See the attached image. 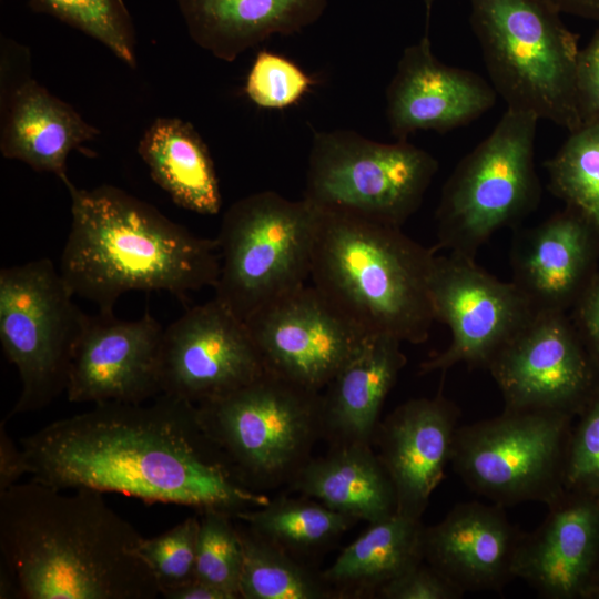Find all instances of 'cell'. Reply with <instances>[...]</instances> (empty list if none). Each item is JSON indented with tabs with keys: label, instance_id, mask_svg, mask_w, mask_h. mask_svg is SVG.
<instances>
[{
	"label": "cell",
	"instance_id": "1",
	"mask_svg": "<svg viewBox=\"0 0 599 599\" xmlns=\"http://www.w3.org/2000/svg\"><path fill=\"white\" fill-rule=\"evenodd\" d=\"M20 447L27 475L62 490L233 516L271 500L236 477L203 430L197 406L163 393L149 404H95L21 438Z\"/></svg>",
	"mask_w": 599,
	"mask_h": 599
},
{
	"label": "cell",
	"instance_id": "2",
	"mask_svg": "<svg viewBox=\"0 0 599 599\" xmlns=\"http://www.w3.org/2000/svg\"><path fill=\"white\" fill-rule=\"evenodd\" d=\"M135 527L103 493L30 479L0 491L1 562L23 599H154Z\"/></svg>",
	"mask_w": 599,
	"mask_h": 599
},
{
	"label": "cell",
	"instance_id": "3",
	"mask_svg": "<svg viewBox=\"0 0 599 599\" xmlns=\"http://www.w3.org/2000/svg\"><path fill=\"white\" fill-rule=\"evenodd\" d=\"M63 184L72 220L59 270L74 296L112 314L130 291H165L184 298L214 287L216 238L193 234L119 187L79 189L69 177Z\"/></svg>",
	"mask_w": 599,
	"mask_h": 599
},
{
	"label": "cell",
	"instance_id": "4",
	"mask_svg": "<svg viewBox=\"0 0 599 599\" xmlns=\"http://www.w3.org/2000/svg\"><path fill=\"white\" fill-rule=\"evenodd\" d=\"M435 252L400 227L318 210L311 278L364 334L422 344L435 322L428 286Z\"/></svg>",
	"mask_w": 599,
	"mask_h": 599
},
{
	"label": "cell",
	"instance_id": "5",
	"mask_svg": "<svg viewBox=\"0 0 599 599\" xmlns=\"http://www.w3.org/2000/svg\"><path fill=\"white\" fill-rule=\"evenodd\" d=\"M470 26L507 109L568 132L581 126L575 75L578 35L541 0H469Z\"/></svg>",
	"mask_w": 599,
	"mask_h": 599
},
{
	"label": "cell",
	"instance_id": "6",
	"mask_svg": "<svg viewBox=\"0 0 599 599\" xmlns=\"http://www.w3.org/2000/svg\"><path fill=\"white\" fill-rule=\"evenodd\" d=\"M196 406L203 430L236 477L261 493L288 485L324 436L322 392L270 372Z\"/></svg>",
	"mask_w": 599,
	"mask_h": 599
},
{
	"label": "cell",
	"instance_id": "7",
	"mask_svg": "<svg viewBox=\"0 0 599 599\" xmlns=\"http://www.w3.org/2000/svg\"><path fill=\"white\" fill-rule=\"evenodd\" d=\"M318 210L261 191L234 202L216 237L215 298L244 323L311 277Z\"/></svg>",
	"mask_w": 599,
	"mask_h": 599
},
{
	"label": "cell",
	"instance_id": "8",
	"mask_svg": "<svg viewBox=\"0 0 599 599\" xmlns=\"http://www.w3.org/2000/svg\"><path fill=\"white\" fill-rule=\"evenodd\" d=\"M539 119L507 109L491 133L456 166L436 211L437 248L474 257L499 229L512 225L538 205L535 169Z\"/></svg>",
	"mask_w": 599,
	"mask_h": 599
},
{
	"label": "cell",
	"instance_id": "9",
	"mask_svg": "<svg viewBox=\"0 0 599 599\" xmlns=\"http://www.w3.org/2000/svg\"><path fill=\"white\" fill-rule=\"evenodd\" d=\"M438 171L429 152L408 143H382L352 130L315 132L304 200L402 227L419 209Z\"/></svg>",
	"mask_w": 599,
	"mask_h": 599
},
{
	"label": "cell",
	"instance_id": "10",
	"mask_svg": "<svg viewBox=\"0 0 599 599\" xmlns=\"http://www.w3.org/2000/svg\"><path fill=\"white\" fill-rule=\"evenodd\" d=\"M49 258L0 271V342L21 390L6 419L37 412L65 392L87 314Z\"/></svg>",
	"mask_w": 599,
	"mask_h": 599
},
{
	"label": "cell",
	"instance_id": "11",
	"mask_svg": "<svg viewBox=\"0 0 599 599\" xmlns=\"http://www.w3.org/2000/svg\"><path fill=\"white\" fill-rule=\"evenodd\" d=\"M572 417L552 410L505 409L457 427L450 463L471 490L495 504L548 506L565 491Z\"/></svg>",
	"mask_w": 599,
	"mask_h": 599
},
{
	"label": "cell",
	"instance_id": "12",
	"mask_svg": "<svg viewBox=\"0 0 599 599\" xmlns=\"http://www.w3.org/2000/svg\"><path fill=\"white\" fill-rule=\"evenodd\" d=\"M428 286L435 321L449 327L451 341L420 363V374L445 372L459 363L487 368L536 313L514 282H502L474 257L456 253L435 256Z\"/></svg>",
	"mask_w": 599,
	"mask_h": 599
},
{
	"label": "cell",
	"instance_id": "13",
	"mask_svg": "<svg viewBox=\"0 0 599 599\" xmlns=\"http://www.w3.org/2000/svg\"><path fill=\"white\" fill-rule=\"evenodd\" d=\"M487 369L502 394L505 409L575 416L599 384V369L564 312H536Z\"/></svg>",
	"mask_w": 599,
	"mask_h": 599
},
{
	"label": "cell",
	"instance_id": "14",
	"mask_svg": "<svg viewBox=\"0 0 599 599\" xmlns=\"http://www.w3.org/2000/svg\"><path fill=\"white\" fill-rule=\"evenodd\" d=\"M245 324L266 372L315 392L327 386L368 336L313 284L263 307Z\"/></svg>",
	"mask_w": 599,
	"mask_h": 599
},
{
	"label": "cell",
	"instance_id": "15",
	"mask_svg": "<svg viewBox=\"0 0 599 599\" xmlns=\"http://www.w3.org/2000/svg\"><path fill=\"white\" fill-rule=\"evenodd\" d=\"M265 372L246 324L215 297L164 328L163 394L200 405L233 393Z\"/></svg>",
	"mask_w": 599,
	"mask_h": 599
},
{
	"label": "cell",
	"instance_id": "16",
	"mask_svg": "<svg viewBox=\"0 0 599 599\" xmlns=\"http://www.w3.org/2000/svg\"><path fill=\"white\" fill-rule=\"evenodd\" d=\"M163 333L149 313L135 321L88 315L70 361L68 400L138 404L160 395Z\"/></svg>",
	"mask_w": 599,
	"mask_h": 599
},
{
	"label": "cell",
	"instance_id": "17",
	"mask_svg": "<svg viewBox=\"0 0 599 599\" xmlns=\"http://www.w3.org/2000/svg\"><path fill=\"white\" fill-rule=\"evenodd\" d=\"M496 98L480 75L439 61L426 33L403 51L386 90V116L396 140L407 141L417 131L466 125L490 110Z\"/></svg>",
	"mask_w": 599,
	"mask_h": 599
},
{
	"label": "cell",
	"instance_id": "18",
	"mask_svg": "<svg viewBox=\"0 0 599 599\" xmlns=\"http://www.w3.org/2000/svg\"><path fill=\"white\" fill-rule=\"evenodd\" d=\"M458 415L438 394L407 400L379 420L372 444L394 486L397 514L422 519L451 459Z\"/></svg>",
	"mask_w": 599,
	"mask_h": 599
},
{
	"label": "cell",
	"instance_id": "19",
	"mask_svg": "<svg viewBox=\"0 0 599 599\" xmlns=\"http://www.w3.org/2000/svg\"><path fill=\"white\" fill-rule=\"evenodd\" d=\"M599 232L567 206L521 232L511 252L512 281L536 312L572 308L597 274Z\"/></svg>",
	"mask_w": 599,
	"mask_h": 599
},
{
	"label": "cell",
	"instance_id": "20",
	"mask_svg": "<svg viewBox=\"0 0 599 599\" xmlns=\"http://www.w3.org/2000/svg\"><path fill=\"white\" fill-rule=\"evenodd\" d=\"M548 508L522 537L515 577L548 599L586 597L599 575V499L565 490Z\"/></svg>",
	"mask_w": 599,
	"mask_h": 599
},
{
	"label": "cell",
	"instance_id": "21",
	"mask_svg": "<svg viewBox=\"0 0 599 599\" xmlns=\"http://www.w3.org/2000/svg\"><path fill=\"white\" fill-rule=\"evenodd\" d=\"M525 534L504 506L477 501L455 506L438 524L424 528V561L468 590H499L515 577Z\"/></svg>",
	"mask_w": 599,
	"mask_h": 599
},
{
	"label": "cell",
	"instance_id": "22",
	"mask_svg": "<svg viewBox=\"0 0 599 599\" xmlns=\"http://www.w3.org/2000/svg\"><path fill=\"white\" fill-rule=\"evenodd\" d=\"M98 128L50 93L28 72L19 77L1 65L0 151L63 182L71 151L97 139Z\"/></svg>",
	"mask_w": 599,
	"mask_h": 599
},
{
	"label": "cell",
	"instance_id": "23",
	"mask_svg": "<svg viewBox=\"0 0 599 599\" xmlns=\"http://www.w3.org/2000/svg\"><path fill=\"white\" fill-rule=\"evenodd\" d=\"M402 342L368 335L322 393L323 438L329 445L372 444L383 404L407 358Z\"/></svg>",
	"mask_w": 599,
	"mask_h": 599
},
{
	"label": "cell",
	"instance_id": "24",
	"mask_svg": "<svg viewBox=\"0 0 599 599\" xmlns=\"http://www.w3.org/2000/svg\"><path fill=\"white\" fill-rule=\"evenodd\" d=\"M191 39L232 62L274 34L302 31L323 14L327 0H176Z\"/></svg>",
	"mask_w": 599,
	"mask_h": 599
},
{
	"label": "cell",
	"instance_id": "25",
	"mask_svg": "<svg viewBox=\"0 0 599 599\" xmlns=\"http://www.w3.org/2000/svg\"><path fill=\"white\" fill-rule=\"evenodd\" d=\"M287 487L369 524L397 511L394 486L373 444L331 446L326 455L312 457Z\"/></svg>",
	"mask_w": 599,
	"mask_h": 599
},
{
	"label": "cell",
	"instance_id": "26",
	"mask_svg": "<svg viewBox=\"0 0 599 599\" xmlns=\"http://www.w3.org/2000/svg\"><path fill=\"white\" fill-rule=\"evenodd\" d=\"M138 153L152 180L187 211L215 215L222 194L207 145L194 126L179 118H158L144 131Z\"/></svg>",
	"mask_w": 599,
	"mask_h": 599
},
{
	"label": "cell",
	"instance_id": "27",
	"mask_svg": "<svg viewBox=\"0 0 599 599\" xmlns=\"http://www.w3.org/2000/svg\"><path fill=\"white\" fill-rule=\"evenodd\" d=\"M424 528L420 519L397 512L369 524L322 577L337 599L376 597L383 586L424 561Z\"/></svg>",
	"mask_w": 599,
	"mask_h": 599
},
{
	"label": "cell",
	"instance_id": "28",
	"mask_svg": "<svg viewBox=\"0 0 599 599\" xmlns=\"http://www.w3.org/2000/svg\"><path fill=\"white\" fill-rule=\"evenodd\" d=\"M234 518L300 560L327 550L358 521L302 495L271 499L262 507L235 514Z\"/></svg>",
	"mask_w": 599,
	"mask_h": 599
},
{
	"label": "cell",
	"instance_id": "29",
	"mask_svg": "<svg viewBox=\"0 0 599 599\" xmlns=\"http://www.w3.org/2000/svg\"><path fill=\"white\" fill-rule=\"evenodd\" d=\"M237 527L243 545L241 599H337L321 572L245 524Z\"/></svg>",
	"mask_w": 599,
	"mask_h": 599
},
{
	"label": "cell",
	"instance_id": "30",
	"mask_svg": "<svg viewBox=\"0 0 599 599\" xmlns=\"http://www.w3.org/2000/svg\"><path fill=\"white\" fill-rule=\"evenodd\" d=\"M545 167L551 192L599 232V120L569 132Z\"/></svg>",
	"mask_w": 599,
	"mask_h": 599
},
{
	"label": "cell",
	"instance_id": "31",
	"mask_svg": "<svg viewBox=\"0 0 599 599\" xmlns=\"http://www.w3.org/2000/svg\"><path fill=\"white\" fill-rule=\"evenodd\" d=\"M29 6L85 33L135 68V30L123 0H29Z\"/></svg>",
	"mask_w": 599,
	"mask_h": 599
},
{
	"label": "cell",
	"instance_id": "32",
	"mask_svg": "<svg viewBox=\"0 0 599 599\" xmlns=\"http://www.w3.org/2000/svg\"><path fill=\"white\" fill-rule=\"evenodd\" d=\"M200 519L195 576L230 599L240 598L243 545L234 516L221 510L196 512Z\"/></svg>",
	"mask_w": 599,
	"mask_h": 599
},
{
	"label": "cell",
	"instance_id": "33",
	"mask_svg": "<svg viewBox=\"0 0 599 599\" xmlns=\"http://www.w3.org/2000/svg\"><path fill=\"white\" fill-rule=\"evenodd\" d=\"M199 515L190 516L153 538H143L139 552L152 570L160 593L196 579Z\"/></svg>",
	"mask_w": 599,
	"mask_h": 599
},
{
	"label": "cell",
	"instance_id": "34",
	"mask_svg": "<svg viewBox=\"0 0 599 599\" xmlns=\"http://www.w3.org/2000/svg\"><path fill=\"white\" fill-rule=\"evenodd\" d=\"M314 80L287 58L260 51L246 77L244 91L258 108L282 110L297 103Z\"/></svg>",
	"mask_w": 599,
	"mask_h": 599
},
{
	"label": "cell",
	"instance_id": "35",
	"mask_svg": "<svg viewBox=\"0 0 599 599\" xmlns=\"http://www.w3.org/2000/svg\"><path fill=\"white\" fill-rule=\"evenodd\" d=\"M565 464V490L599 499V384L578 413Z\"/></svg>",
	"mask_w": 599,
	"mask_h": 599
},
{
	"label": "cell",
	"instance_id": "36",
	"mask_svg": "<svg viewBox=\"0 0 599 599\" xmlns=\"http://www.w3.org/2000/svg\"><path fill=\"white\" fill-rule=\"evenodd\" d=\"M465 591L426 561L414 566L383 586L382 599H459Z\"/></svg>",
	"mask_w": 599,
	"mask_h": 599
},
{
	"label": "cell",
	"instance_id": "37",
	"mask_svg": "<svg viewBox=\"0 0 599 599\" xmlns=\"http://www.w3.org/2000/svg\"><path fill=\"white\" fill-rule=\"evenodd\" d=\"M576 104L582 124L599 120V27L579 50L575 75Z\"/></svg>",
	"mask_w": 599,
	"mask_h": 599
},
{
	"label": "cell",
	"instance_id": "38",
	"mask_svg": "<svg viewBox=\"0 0 599 599\" xmlns=\"http://www.w3.org/2000/svg\"><path fill=\"white\" fill-rule=\"evenodd\" d=\"M572 308V322L599 369V272Z\"/></svg>",
	"mask_w": 599,
	"mask_h": 599
},
{
	"label": "cell",
	"instance_id": "39",
	"mask_svg": "<svg viewBox=\"0 0 599 599\" xmlns=\"http://www.w3.org/2000/svg\"><path fill=\"white\" fill-rule=\"evenodd\" d=\"M7 419L0 424V491L18 484L27 475V465L21 447L17 446L10 437Z\"/></svg>",
	"mask_w": 599,
	"mask_h": 599
},
{
	"label": "cell",
	"instance_id": "40",
	"mask_svg": "<svg viewBox=\"0 0 599 599\" xmlns=\"http://www.w3.org/2000/svg\"><path fill=\"white\" fill-rule=\"evenodd\" d=\"M161 596L166 599H230L222 590L197 579Z\"/></svg>",
	"mask_w": 599,
	"mask_h": 599
},
{
	"label": "cell",
	"instance_id": "41",
	"mask_svg": "<svg viewBox=\"0 0 599 599\" xmlns=\"http://www.w3.org/2000/svg\"><path fill=\"white\" fill-rule=\"evenodd\" d=\"M559 13L599 21V0H541Z\"/></svg>",
	"mask_w": 599,
	"mask_h": 599
},
{
	"label": "cell",
	"instance_id": "42",
	"mask_svg": "<svg viewBox=\"0 0 599 599\" xmlns=\"http://www.w3.org/2000/svg\"><path fill=\"white\" fill-rule=\"evenodd\" d=\"M0 598H20L18 583L9 569L2 562L0 568Z\"/></svg>",
	"mask_w": 599,
	"mask_h": 599
},
{
	"label": "cell",
	"instance_id": "43",
	"mask_svg": "<svg viewBox=\"0 0 599 599\" xmlns=\"http://www.w3.org/2000/svg\"><path fill=\"white\" fill-rule=\"evenodd\" d=\"M586 597L590 598H599V575L595 579V581L589 587Z\"/></svg>",
	"mask_w": 599,
	"mask_h": 599
},
{
	"label": "cell",
	"instance_id": "44",
	"mask_svg": "<svg viewBox=\"0 0 599 599\" xmlns=\"http://www.w3.org/2000/svg\"><path fill=\"white\" fill-rule=\"evenodd\" d=\"M435 1L436 0H423L425 9H426V24L427 26L429 23V17H430L432 7H433Z\"/></svg>",
	"mask_w": 599,
	"mask_h": 599
}]
</instances>
